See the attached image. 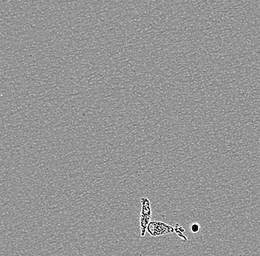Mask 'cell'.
<instances>
[{
  "label": "cell",
  "instance_id": "6da1fadb",
  "mask_svg": "<svg viewBox=\"0 0 260 256\" xmlns=\"http://www.w3.org/2000/svg\"><path fill=\"white\" fill-rule=\"evenodd\" d=\"M141 211L140 215V230L141 236L144 237L147 232L148 226L151 223L152 218V208L150 201L146 197H141Z\"/></svg>",
  "mask_w": 260,
  "mask_h": 256
},
{
  "label": "cell",
  "instance_id": "7a4b0ae2",
  "mask_svg": "<svg viewBox=\"0 0 260 256\" xmlns=\"http://www.w3.org/2000/svg\"><path fill=\"white\" fill-rule=\"evenodd\" d=\"M147 232L154 237L175 233V228L162 222L152 221L148 226Z\"/></svg>",
  "mask_w": 260,
  "mask_h": 256
},
{
  "label": "cell",
  "instance_id": "3957f363",
  "mask_svg": "<svg viewBox=\"0 0 260 256\" xmlns=\"http://www.w3.org/2000/svg\"><path fill=\"white\" fill-rule=\"evenodd\" d=\"M174 228H175V233H177V235H178L179 237L183 240V241H184V242H187V241H188V239H187L186 236L183 234V233L185 232V230L183 229V227L180 226L179 224H176Z\"/></svg>",
  "mask_w": 260,
  "mask_h": 256
},
{
  "label": "cell",
  "instance_id": "277c9868",
  "mask_svg": "<svg viewBox=\"0 0 260 256\" xmlns=\"http://www.w3.org/2000/svg\"><path fill=\"white\" fill-rule=\"evenodd\" d=\"M190 230H191V233H198L201 231V226L199 224L194 223L190 226Z\"/></svg>",
  "mask_w": 260,
  "mask_h": 256
}]
</instances>
